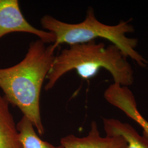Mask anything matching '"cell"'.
<instances>
[{"label": "cell", "mask_w": 148, "mask_h": 148, "mask_svg": "<svg viewBox=\"0 0 148 148\" xmlns=\"http://www.w3.org/2000/svg\"><path fill=\"white\" fill-rule=\"evenodd\" d=\"M46 45L39 39L32 41L19 63L0 68V88L4 98L32 122L41 136L44 134L45 128L40 112V95L56 56L53 45Z\"/></svg>", "instance_id": "obj_1"}, {"label": "cell", "mask_w": 148, "mask_h": 148, "mask_svg": "<svg viewBox=\"0 0 148 148\" xmlns=\"http://www.w3.org/2000/svg\"><path fill=\"white\" fill-rule=\"evenodd\" d=\"M101 69L110 73L114 83L128 87L134 82L132 67L121 51L114 45L106 46L95 40L70 45L56 55L46 77L45 89L51 90L64 75L71 70H76L84 79H90Z\"/></svg>", "instance_id": "obj_2"}, {"label": "cell", "mask_w": 148, "mask_h": 148, "mask_svg": "<svg viewBox=\"0 0 148 148\" xmlns=\"http://www.w3.org/2000/svg\"><path fill=\"white\" fill-rule=\"evenodd\" d=\"M41 24L46 31L51 32L56 37L53 47L57 49L63 43L73 45L89 42L96 38L106 39L119 48L127 57H130L142 67L148 62L136 49L138 41L129 38L126 34L134 29L128 21H121L115 25L102 23L96 18L92 8L87 10L84 21L77 24H70L59 21L52 16L45 15L41 19Z\"/></svg>", "instance_id": "obj_3"}, {"label": "cell", "mask_w": 148, "mask_h": 148, "mask_svg": "<svg viewBox=\"0 0 148 148\" xmlns=\"http://www.w3.org/2000/svg\"><path fill=\"white\" fill-rule=\"evenodd\" d=\"M13 32L31 34L45 43L53 44L56 41L52 32L37 29L27 21L18 0H0V39Z\"/></svg>", "instance_id": "obj_4"}, {"label": "cell", "mask_w": 148, "mask_h": 148, "mask_svg": "<svg viewBox=\"0 0 148 148\" xmlns=\"http://www.w3.org/2000/svg\"><path fill=\"white\" fill-rule=\"evenodd\" d=\"M104 97L109 104L137 123L142 128L143 136L148 140V121L138 110L135 97L128 87L114 83L105 90Z\"/></svg>", "instance_id": "obj_5"}, {"label": "cell", "mask_w": 148, "mask_h": 148, "mask_svg": "<svg viewBox=\"0 0 148 148\" xmlns=\"http://www.w3.org/2000/svg\"><path fill=\"white\" fill-rule=\"evenodd\" d=\"M60 144L64 148H127V142L122 137L101 136L95 121L92 122L85 137L67 135L61 139Z\"/></svg>", "instance_id": "obj_6"}, {"label": "cell", "mask_w": 148, "mask_h": 148, "mask_svg": "<svg viewBox=\"0 0 148 148\" xmlns=\"http://www.w3.org/2000/svg\"><path fill=\"white\" fill-rule=\"evenodd\" d=\"M106 136H120L127 143V148H148V140L131 125L115 119H103Z\"/></svg>", "instance_id": "obj_7"}, {"label": "cell", "mask_w": 148, "mask_h": 148, "mask_svg": "<svg viewBox=\"0 0 148 148\" xmlns=\"http://www.w3.org/2000/svg\"><path fill=\"white\" fill-rule=\"evenodd\" d=\"M9 104L0 95V148H21Z\"/></svg>", "instance_id": "obj_8"}, {"label": "cell", "mask_w": 148, "mask_h": 148, "mask_svg": "<svg viewBox=\"0 0 148 148\" xmlns=\"http://www.w3.org/2000/svg\"><path fill=\"white\" fill-rule=\"evenodd\" d=\"M16 127L21 148H64L61 144L54 145L42 140L37 135L32 122L24 116L18 122Z\"/></svg>", "instance_id": "obj_9"}]
</instances>
